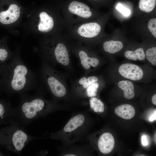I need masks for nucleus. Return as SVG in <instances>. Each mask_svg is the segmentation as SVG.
Returning a JSON list of instances; mask_svg holds the SVG:
<instances>
[{
  "label": "nucleus",
  "instance_id": "obj_24",
  "mask_svg": "<svg viewBox=\"0 0 156 156\" xmlns=\"http://www.w3.org/2000/svg\"><path fill=\"white\" fill-rule=\"evenodd\" d=\"M148 26L150 31L153 36L156 38V18H153L150 20Z\"/></svg>",
  "mask_w": 156,
  "mask_h": 156
},
{
  "label": "nucleus",
  "instance_id": "obj_21",
  "mask_svg": "<svg viewBox=\"0 0 156 156\" xmlns=\"http://www.w3.org/2000/svg\"><path fill=\"white\" fill-rule=\"evenodd\" d=\"M146 55L147 59L152 64L155 66L156 64V47H153L148 49Z\"/></svg>",
  "mask_w": 156,
  "mask_h": 156
},
{
  "label": "nucleus",
  "instance_id": "obj_5",
  "mask_svg": "<svg viewBox=\"0 0 156 156\" xmlns=\"http://www.w3.org/2000/svg\"><path fill=\"white\" fill-rule=\"evenodd\" d=\"M20 15V8L15 4H12L5 11L0 12V22L3 24H12L16 21Z\"/></svg>",
  "mask_w": 156,
  "mask_h": 156
},
{
  "label": "nucleus",
  "instance_id": "obj_18",
  "mask_svg": "<svg viewBox=\"0 0 156 156\" xmlns=\"http://www.w3.org/2000/svg\"><path fill=\"white\" fill-rule=\"evenodd\" d=\"M156 4V0H140L139 6L141 11L149 13L153 10Z\"/></svg>",
  "mask_w": 156,
  "mask_h": 156
},
{
  "label": "nucleus",
  "instance_id": "obj_8",
  "mask_svg": "<svg viewBox=\"0 0 156 156\" xmlns=\"http://www.w3.org/2000/svg\"><path fill=\"white\" fill-rule=\"evenodd\" d=\"M68 9L71 13L84 18H89L92 14L88 6L77 1L71 2L69 5Z\"/></svg>",
  "mask_w": 156,
  "mask_h": 156
},
{
  "label": "nucleus",
  "instance_id": "obj_13",
  "mask_svg": "<svg viewBox=\"0 0 156 156\" xmlns=\"http://www.w3.org/2000/svg\"><path fill=\"white\" fill-rule=\"evenodd\" d=\"M85 118L81 114L77 115L71 118L64 128L65 132H70L81 126L84 123Z\"/></svg>",
  "mask_w": 156,
  "mask_h": 156
},
{
  "label": "nucleus",
  "instance_id": "obj_1",
  "mask_svg": "<svg viewBox=\"0 0 156 156\" xmlns=\"http://www.w3.org/2000/svg\"><path fill=\"white\" fill-rule=\"evenodd\" d=\"M1 71L5 86L10 94L20 95L36 89V74L26 66L19 57L12 58L8 64L3 66Z\"/></svg>",
  "mask_w": 156,
  "mask_h": 156
},
{
  "label": "nucleus",
  "instance_id": "obj_9",
  "mask_svg": "<svg viewBox=\"0 0 156 156\" xmlns=\"http://www.w3.org/2000/svg\"><path fill=\"white\" fill-rule=\"evenodd\" d=\"M47 82L50 91L55 96L62 97L66 94V91L65 87L53 75H50L47 77Z\"/></svg>",
  "mask_w": 156,
  "mask_h": 156
},
{
  "label": "nucleus",
  "instance_id": "obj_4",
  "mask_svg": "<svg viewBox=\"0 0 156 156\" xmlns=\"http://www.w3.org/2000/svg\"><path fill=\"white\" fill-rule=\"evenodd\" d=\"M118 72L124 77L134 81L141 79L143 75V71L139 66L130 63L121 65L119 68Z\"/></svg>",
  "mask_w": 156,
  "mask_h": 156
},
{
  "label": "nucleus",
  "instance_id": "obj_30",
  "mask_svg": "<svg viewBox=\"0 0 156 156\" xmlns=\"http://www.w3.org/2000/svg\"><path fill=\"white\" fill-rule=\"evenodd\" d=\"M152 103L154 105H156V94H154L152 97Z\"/></svg>",
  "mask_w": 156,
  "mask_h": 156
},
{
  "label": "nucleus",
  "instance_id": "obj_22",
  "mask_svg": "<svg viewBox=\"0 0 156 156\" xmlns=\"http://www.w3.org/2000/svg\"><path fill=\"white\" fill-rule=\"evenodd\" d=\"M99 87V84L97 83H94L89 86L86 90L87 96L91 97L96 96Z\"/></svg>",
  "mask_w": 156,
  "mask_h": 156
},
{
  "label": "nucleus",
  "instance_id": "obj_12",
  "mask_svg": "<svg viewBox=\"0 0 156 156\" xmlns=\"http://www.w3.org/2000/svg\"><path fill=\"white\" fill-rule=\"evenodd\" d=\"M114 112L119 117L126 120L132 118L135 115V110L134 107L129 104H123L117 106Z\"/></svg>",
  "mask_w": 156,
  "mask_h": 156
},
{
  "label": "nucleus",
  "instance_id": "obj_29",
  "mask_svg": "<svg viewBox=\"0 0 156 156\" xmlns=\"http://www.w3.org/2000/svg\"><path fill=\"white\" fill-rule=\"evenodd\" d=\"M86 79L87 78L85 77H82L79 79V83L81 85H83Z\"/></svg>",
  "mask_w": 156,
  "mask_h": 156
},
{
  "label": "nucleus",
  "instance_id": "obj_31",
  "mask_svg": "<svg viewBox=\"0 0 156 156\" xmlns=\"http://www.w3.org/2000/svg\"><path fill=\"white\" fill-rule=\"evenodd\" d=\"M64 156H75L76 155L73 154H67L64 155Z\"/></svg>",
  "mask_w": 156,
  "mask_h": 156
},
{
  "label": "nucleus",
  "instance_id": "obj_25",
  "mask_svg": "<svg viewBox=\"0 0 156 156\" xmlns=\"http://www.w3.org/2000/svg\"><path fill=\"white\" fill-rule=\"evenodd\" d=\"M116 8L125 16H128L130 15V10L129 9L124 7L121 3H119L118 4L116 7Z\"/></svg>",
  "mask_w": 156,
  "mask_h": 156
},
{
  "label": "nucleus",
  "instance_id": "obj_7",
  "mask_svg": "<svg viewBox=\"0 0 156 156\" xmlns=\"http://www.w3.org/2000/svg\"><path fill=\"white\" fill-rule=\"evenodd\" d=\"M101 28L96 23H88L81 25L78 28L77 32L81 36L92 38L97 36L100 33Z\"/></svg>",
  "mask_w": 156,
  "mask_h": 156
},
{
  "label": "nucleus",
  "instance_id": "obj_11",
  "mask_svg": "<svg viewBox=\"0 0 156 156\" xmlns=\"http://www.w3.org/2000/svg\"><path fill=\"white\" fill-rule=\"evenodd\" d=\"M40 21L38 25V30L43 32L50 31L53 28L54 22L53 18L45 12L39 14Z\"/></svg>",
  "mask_w": 156,
  "mask_h": 156
},
{
  "label": "nucleus",
  "instance_id": "obj_15",
  "mask_svg": "<svg viewBox=\"0 0 156 156\" xmlns=\"http://www.w3.org/2000/svg\"><path fill=\"white\" fill-rule=\"evenodd\" d=\"M79 55L81 60V63L86 69H88L90 66L95 67L99 64V60L95 57H89L87 53L83 51H81L79 53Z\"/></svg>",
  "mask_w": 156,
  "mask_h": 156
},
{
  "label": "nucleus",
  "instance_id": "obj_10",
  "mask_svg": "<svg viewBox=\"0 0 156 156\" xmlns=\"http://www.w3.org/2000/svg\"><path fill=\"white\" fill-rule=\"evenodd\" d=\"M54 54L55 58L59 63L64 66H67L69 63L67 50L63 43H59L56 46Z\"/></svg>",
  "mask_w": 156,
  "mask_h": 156
},
{
  "label": "nucleus",
  "instance_id": "obj_20",
  "mask_svg": "<svg viewBox=\"0 0 156 156\" xmlns=\"http://www.w3.org/2000/svg\"><path fill=\"white\" fill-rule=\"evenodd\" d=\"M3 43L0 42V64L6 62L10 57L9 52Z\"/></svg>",
  "mask_w": 156,
  "mask_h": 156
},
{
  "label": "nucleus",
  "instance_id": "obj_23",
  "mask_svg": "<svg viewBox=\"0 0 156 156\" xmlns=\"http://www.w3.org/2000/svg\"><path fill=\"white\" fill-rule=\"evenodd\" d=\"M12 107H10L7 108L3 104L0 102V118H3L5 115H6L7 114L13 117L15 120V117L14 115L6 113L7 112H8L14 113L15 114V108L13 111H7V109H10Z\"/></svg>",
  "mask_w": 156,
  "mask_h": 156
},
{
  "label": "nucleus",
  "instance_id": "obj_2",
  "mask_svg": "<svg viewBox=\"0 0 156 156\" xmlns=\"http://www.w3.org/2000/svg\"><path fill=\"white\" fill-rule=\"evenodd\" d=\"M19 96L20 103L15 108V120L21 125H28L49 111V105L36 94Z\"/></svg>",
  "mask_w": 156,
  "mask_h": 156
},
{
  "label": "nucleus",
  "instance_id": "obj_6",
  "mask_svg": "<svg viewBox=\"0 0 156 156\" xmlns=\"http://www.w3.org/2000/svg\"><path fill=\"white\" fill-rule=\"evenodd\" d=\"M115 140L112 135L105 133L100 136L98 141V147L100 151L105 154L110 153L114 147Z\"/></svg>",
  "mask_w": 156,
  "mask_h": 156
},
{
  "label": "nucleus",
  "instance_id": "obj_14",
  "mask_svg": "<svg viewBox=\"0 0 156 156\" xmlns=\"http://www.w3.org/2000/svg\"><path fill=\"white\" fill-rule=\"evenodd\" d=\"M118 86L124 91V97L131 99L134 96V87L133 83L127 80H122L118 83Z\"/></svg>",
  "mask_w": 156,
  "mask_h": 156
},
{
  "label": "nucleus",
  "instance_id": "obj_17",
  "mask_svg": "<svg viewBox=\"0 0 156 156\" xmlns=\"http://www.w3.org/2000/svg\"><path fill=\"white\" fill-rule=\"evenodd\" d=\"M125 56L127 59L133 61H136L138 59L140 61L144 60L145 54L143 49L140 48L135 51H127L125 53Z\"/></svg>",
  "mask_w": 156,
  "mask_h": 156
},
{
  "label": "nucleus",
  "instance_id": "obj_27",
  "mask_svg": "<svg viewBox=\"0 0 156 156\" xmlns=\"http://www.w3.org/2000/svg\"><path fill=\"white\" fill-rule=\"evenodd\" d=\"M142 143L144 146H146L148 144V142L147 137L145 135H143L141 137Z\"/></svg>",
  "mask_w": 156,
  "mask_h": 156
},
{
  "label": "nucleus",
  "instance_id": "obj_3",
  "mask_svg": "<svg viewBox=\"0 0 156 156\" xmlns=\"http://www.w3.org/2000/svg\"><path fill=\"white\" fill-rule=\"evenodd\" d=\"M10 124L0 132V141L10 151L20 153L28 142L36 138L27 134L23 126L16 121Z\"/></svg>",
  "mask_w": 156,
  "mask_h": 156
},
{
  "label": "nucleus",
  "instance_id": "obj_28",
  "mask_svg": "<svg viewBox=\"0 0 156 156\" xmlns=\"http://www.w3.org/2000/svg\"><path fill=\"white\" fill-rule=\"evenodd\" d=\"M156 110L154 113L152 114L149 118V120L151 122L155 120H156Z\"/></svg>",
  "mask_w": 156,
  "mask_h": 156
},
{
  "label": "nucleus",
  "instance_id": "obj_26",
  "mask_svg": "<svg viewBox=\"0 0 156 156\" xmlns=\"http://www.w3.org/2000/svg\"><path fill=\"white\" fill-rule=\"evenodd\" d=\"M98 80L97 78L95 76H92L88 77L86 79L82 85L83 88H87L93 83L97 82Z\"/></svg>",
  "mask_w": 156,
  "mask_h": 156
},
{
  "label": "nucleus",
  "instance_id": "obj_19",
  "mask_svg": "<svg viewBox=\"0 0 156 156\" xmlns=\"http://www.w3.org/2000/svg\"><path fill=\"white\" fill-rule=\"evenodd\" d=\"M91 108L96 112H103L104 110V105L99 99L92 97L90 100Z\"/></svg>",
  "mask_w": 156,
  "mask_h": 156
},
{
  "label": "nucleus",
  "instance_id": "obj_16",
  "mask_svg": "<svg viewBox=\"0 0 156 156\" xmlns=\"http://www.w3.org/2000/svg\"><path fill=\"white\" fill-rule=\"evenodd\" d=\"M123 47L122 43L119 41L110 40L105 42L103 48L106 52L114 53L121 50Z\"/></svg>",
  "mask_w": 156,
  "mask_h": 156
}]
</instances>
